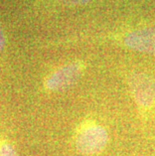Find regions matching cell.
I'll list each match as a JSON object with an SVG mask.
<instances>
[{"instance_id":"obj_1","label":"cell","mask_w":155,"mask_h":156,"mask_svg":"<svg viewBox=\"0 0 155 156\" xmlns=\"http://www.w3.org/2000/svg\"><path fill=\"white\" fill-rule=\"evenodd\" d=\"M127 86L138 119L147 124L155 116V78L144 72H131L127 76Z\"/></svg>"},{"instance_id":"obj_2","label":"cell","mask_w":155,"mask_h":156,"mask_svg":"<svg viewBox=\"0 0 155 156\" xmlns=\"http://www.w3.org/2000/svg\"><path fill=\"white\" fill-rule=\"evenodd\" d=\"M74 142L79 153L85 156L101 154L110 142V134L106 126L94 118H86L78 125Z\"/></svg>"},{"instance_id":"obj_3","label":"cell","mask_w":155,"mask_h":156,"mask_svg":"<svg viewBox=\"0 0 155 156\" xmlns=\"http://www.w3.org/2000/svg\"><path fill=\"white\" fill-rule=\"evenodd\" d=\"M86 65L82 61H76L62 66L52 72L44 81V89L48 92H62L71 88L83 76Z\"/></svg>"},{"instance_id":"obj_4","label":"cell","mask_w":155,"mask_h":156,"mask_svg":"<svg viewBox=\"0 0 155 156\" xmlns=\"http://www.w3.org/2000/svg\"><path fill=\"white\" fill-rule=\"evenodd\" d=\"M120 42L133 51L155 55V26L133 29L122 34Z\"/></svg>"},{"instance_id":"obj_5","label":"cell","mask_w":155,"mask_h":156,"mask_svg":"<svg viewBox=\"0 0 155 156\" xmlns=\"http://www.w3.org/2000/svg\"><path fill=\"white\" fill-rule=\"evenodd\" d=\"M0 156H17V153L11 144L5 141H0Z\"/></svg>"},{"instance_id":"obj_6","label":"cell","mask_w":155,"mask_h":156,"mask_svg":"<svg viewBox=\"0 0 155 156\" xmlns=\"http://www.w3.org/2000/svg\"><path fill=\"white\" fill-rule=\"evenodd\" d=\"M61 1L70 5H82L88 3L90 0H61Z\"/></svg>"},{"instance_id":"obj_7","label":"cell","mask_w":155,"mask_h":156,"mask_svg":"<svg viewBox=\"0 0 155 156\" xmlns=\"http://www.w3.org/2000/svg\"><path fill=\"white\" fill-rule=\"evenodd\" d=\"M5 44V37H4V34H3V30L0 26V51H2L3 48H4Z\"/></svg>"}]
</instances>
